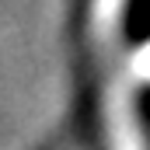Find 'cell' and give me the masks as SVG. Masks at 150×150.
I'll return each mask as SVG.
<instances>
[{
	"instance_id": "obj_1",
	"label": "cell",
	"mask_w": 150,
	"mask_h": 150,
	"mask_svg": "<svg viewBox=\"0 0 150 150\" xmlns=\"http://www.w3.org/2000/svg\"><path fill=\"white\" fill-rule=\"evenodd\" d=\"M112 150H147L140 122H136V112L122 98L112 105Z\"/></svg>"
},
{
	"instance_id": "obj_2",
	"label": "cell",
	"mask_w": 150,
	"mask_h": 150,
	"mask_svg": "<svg viewBox=\"0 0 150 150\" xmlns=\"http://www.w3.org/2000/svg\"><path fill=\"white\" fill-rule=\"evenodd\" d=\"M136 70H140L143 77H150V45L140 52V59H136Z\"/></svg>"
}]
</instances>
